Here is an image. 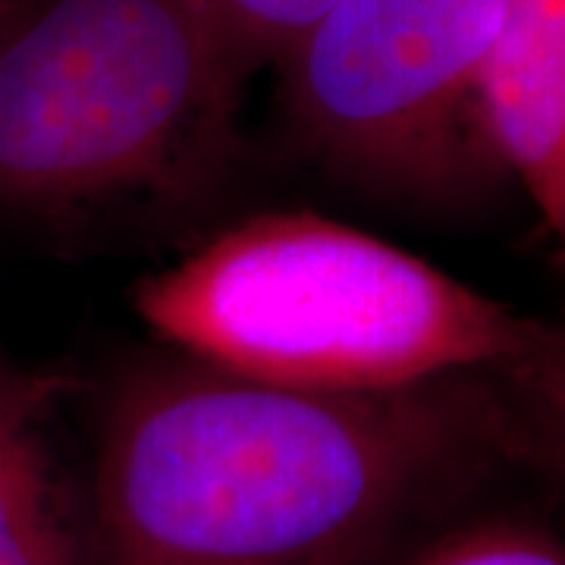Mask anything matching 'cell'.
<instances>
[{
    "instance_id": "cell-1",
    "label": "cell",
    "mask_w": 565,
    "mask_h": 565,
    "mask_svg": "<svg viewBox=\"0 0 565 565\" xmlns=\"http://www.w3.org/2000/svg\"><path fill=\"white\" fill-rule=\"evenodd\" d=\"M481 424L446 377L318 393L145 364L104 408L85 565H359Z\"/></svg>"
},
{
    "instance_id": "cell-2",
    "label": "cell",
    "mask_w": 565,
    "mask_h": 565,
    "mask_svg": "<svg viewBox=\"0 0 565 565\" xmlns=\"http://www.w3.org/2000/svg\"><path fill=\"white\" fill-rule=\"evenodd\" d=\"M132 305L192 362L318 393H390L515 362L541 321L399 245L311 211L223 230L136 286Z\"/></svg>"
},
{
    "instance_id": "cell-3",
    "label": "cell",
    "mask_w": 565,
    "mask_h": 565,
    "mask_svg": "<svg viewBox=\"0 0 565 565\" xmlns=\"http://www.w3.org/2000/svg\"><path fill=\"white\" fill-rule=\"evenodd\" d=\"M233 98L199 0H35L0 47V202L158 185Z\"/></svg>"
},
{
    "instance_id": "cell-4",
    "label": "cell",
    "mask_w": 565,
    "mask_h": 565,
    "mask_svg": "<svg viewBox=\"0 0 565 565\" xmlns=\"http://www.w3.org/2000/svg\"><path fill=\"white\" fill-rule=\"evenodd\" d=\"M505 10L509 0H337L277 63L296 139L374 189H456L475 163L478 82Z\"/></svg>"
},
{
    "instance_id": "cell-5",
    "label": "cell",
    "mask_w": 565,
    "mask_h": 565,
    "mask_svg": "<svg viewBox=\"0 0 565 565\" xmlns=\"http://www.w3.org/2000/svg\"><path fill=\"white\" fill-rule=\"evenodd\" d=\"M478 120L565 264V0H509L478 82Z\"/></svg>"
},
{
    "instance_id": "cell-6",
    "label": "cell",
    "mask_w": 565,
    "mask_h": 565,
    "mask_svg": "<svg viewBox=\"0 0 565 565\" xmlns=\"http://www.w3.org/2000/svg\"><path fill=\"white\" fill-rule=\"evenodd\" d=\"M39 386L0 371V565H85L39 440Z\"/></svg>"
},
{
    "instance_id": "cell-7",
    "label": "cell",
    "mask_w": 565,
    "mask_h": 565,
    "mask_svg": "<svg viewBox=\"0 0 565 565\" xmlns=\"http://www.w3.org/2000/svg\"><path fill=\"white\" fill-rule=\"evenodd\" d=\"M221 51L223 73L239 82L264 63H277L337 0H199Z\"/></svg>"
},
{
    "instance_id": "cell-8",
    "label": "cell",
    "mask_w": 565,
    "mask_h": 565,
    "mask_svg": "<svg viewBox=\"0 0 565 565\" xmlns=\"http://www.w3.org/2000/svg\"><path fill=\"white\" fill-rule=\"evenodd\" d=\"M403 565H565V537L519 519L452 527Z\"/></svg>"
},
{
    "instance_id": "cell-9",
    "label": "cell",
    "mask_w": 565,
    "mask_h": 565,
    "mask_svg": "<svg viewBox=\"0 0 565 565\" xmlns=\"http://www.w3.org/2000/svg\"><path fill=\"white\" fill-rule=\"evenodd\" d=\"M503 371L512 374V384L525 403L534 444L565 481V323H541L531 349L503 364Z\"/></svg>"
},
{
    "instance_id": "cell-10",
    "label": "cell",
    "mask_w": 565,
    "mask_h": 565,
    "mask_svg": "<svg viewBox=\"0 0 565 565\" xmlns=\"http://www.w3.org/2000/svg\"><path fill=\"white\" fill-rule=\"evenodd\" d=\"M35 0H0V47L20 29V22L29 17Z\"/></svg>"
}]
</instances>
